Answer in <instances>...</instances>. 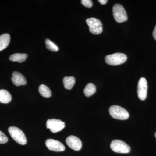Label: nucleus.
<instances>
[{"mask_svg": "<svg viewBox=\"0 0 156 156\" xmlns=\"http://www.w3.org/2000/svg\"><path fill=\"white\" fill-rule=\"evenodd\" d=\"M110 115L113 118L117 119H127L129 117L128 112L123 108L118 105H112L109 109Z\"/></svg>", "mask_w": 156, "mask_h": 156, "instance_id": "f257e3e1", "label": "nucleus"}, {"mask_svg": "<svg viewBox=\"0 0 156 156\" xmlns=\"http://www.w3.org/2000/svg\"><path fill=\"white\" fill-rule=\"evenodd\" d=\"M8 130L12 138L17 143L21 145L26 144L27 142L26 136L20 129L14 126H11Z\"/></svg>", "mask_w": 156, "mask_h": 156, "instance_id": "f03ea898", "label": "nucleus"}, {"mask_svg": "<svg viewBox=\"0 0 156 156\" xmlns=\"http://www.w3.org/2000/svg\"><path fill=\"white\" fill-rule=\"evenodd\" d=\"M127 59L126 54L117 53L110 54L105 56V61L106 63L110 65L116 66L125 63Z\"/></svg>", "mask_w": 156, "mask_h": 156, "instance_id": "7ed1b4c3", "label": "nucleus"}, {"mask_svg": "<svg viewBox=\"0 0 156 156\" xmlns=\"http://www.w3.org/2000/svg\"><path fill=\"white\" fill-rule=\"evenodd\" d=\"M113 15L115 21L118 23L126 22L128 20V16L125 9L120 4H115L112 8Z\"/></svg>", "mask_w": 156, "mask_h": 156, "instance_id": "20e7f679", "label": "nucleus"}, {"mask_svg": "<svg viewBox=\"0 0 156 156\" xmlns=\"http://www.w3.org/2000/svg\"><path fill=\"white\" fill-rule=\"evenodd\" d=\"M111 148L116 153L127 154L130 152L131 147L126 143L119 140H114L111 144Z\"/></svg>", "mask_w": 156, "mask_h": 156, "instance_id": "39448f33", "label": "nucleus"}, {"mask_svg": "<svg viewBox=\"0 0 156 156\" xmlns=\"http://www.w3.org/2000/svg\"><path fill=\"white\" fill-rule=\"evenodd\" d=\"M86 22L89 26V31L92 34L97 35L102 33V24L99 20L95 18H89L86 20Z\"/></svg>", "mask_w": 156, "mask_h": 156, "instance_id": "423d86ee", "label": "nucleus"}, {"mask_svg": "<svg viewBox=\"0 0 156 156\" xmlns=\"http://www.w3.org/2000/svg\"><path fill=\"white\" fill-rule=\"evenodd\" d=\"M46 126L51 132L56 133L62 131L65 128V123L60 120L49 119L47 121Z\"/></svg>", "mask_w": 156, "mask_h": 156, "instance_id": "0eeeda50", "label": "nucleus"}, {"mask_svg": "<svg viewBox=\"0 0 156 156\" xmlns=\"http://www.w3.org/2000/svg\"><path fill=\"white\" fill-rule=\"evenodd\" d=\"M147 83L145 78L142 77L138 81L137 86V95L139 99L144 100L147 96Z\"/></svg>", "mask_w": 156, "mask_h": 156, "instance_id": "6e6552de", "label": "nucleus"}, {"mask_svg": "<svg viewBox=\"0 0 156 156\" xmlns=\"http://www.w3.org/2000/svg\"><path fill=\"white\" fill-rule=\"evenodd\" d=\"M46 146L50 151L56 152L63 151L65 150L64 145L58 140L53 139H49L45 142Z\"/></svg>", "mask_w": 156, "mask_h": 156, "instance_id": "1a4fd4ad", "label": "nucleus"}, {"mask_svg": "<svg viewBox=\"0 0 156 156\" xmlns=\"http://www.w3.org/2000/svg\"><path fill=\"white\" fill-rule=\"evenodd\" d=\"M66 141L67 145L73 150L80 151L82 148V142L80 140L77 136H73V135L68 136Z\"/></svg>", "mask_w": 156, "mask_h": 156, "instance_id": "9d476101", "label": "nucleus"}, {"mask_svg": "<svg viewBox=\"0 0 156 156\" xmlns=\"http://www.w3.org/2000/svg\"><path fill=\"white\" fill-rule=\"evenodd\" d=\"M12 75L11 80L15 86L19 87L21 85H25L27 83L25 77L20 73L17 71L14 72Z\"/></svg>", "mask_w": 156, "mask_h": 156, "instance_id": "9b49d317", "label": "nucleus"}, {"mask_svg": "<svg viewBox=\"0 0 156 156\" xmlns=\"http://www.w3.org/2000/svg\"><path fill=\"white\" fill-rule=\"evenodd\" d=\"M10 36L9 34H5L0 36V51L6 49L10 42Z\"/></svg>", "mask_w": 156, "mask_h": 156, "instance_id": "f8f14e48", "label": "nucleus"}, {"mask_svg": "<svg viewBox=\"0 0 156 156\" xmlns=\"http://www.w3.org/2000/svg\"><path fill=\"white\" fill-rule=\"evenodd\" d=\"M12 97L10 93L5 89H0V103L7 104L11 102Z\"/></svg>", "mask_w": 156, "mask_h": 156, "instance_id": "ddd939ff", "label": "nucleus"}, {"mask_svg": "<svg viewBox=\"0 0 156 156\" xmlns=\"http://www.w3.org/2000/svg\"><path fill=\"white\" fill-rule=\"evenodd\" d=\"M27 58V55L25 53H14L9 57V59L11 61L17 62H22L26 60Z\"/></svg>", "mask_w": 156, "mask_h": 156, "instance_id": "4468645a", "label": "nucleus"}, {"mask_svg": "<svg viewBox=\"0 0 156 156\" xmlns=\"http://www.w3.org/2000/svg\"><path fill=\"white\" fill-rule=\"evenodd\" d=\"M63 84L65 88L67 89H72L76 83V80L73 76L65 77L63 80Z\"/></svg>", "mask_w": 156, "mask_h": 156, "instance_id": "2eb2a0df", "label": "nucleus"}, {"mask_svg": "<svg viewBox=\"0 0 156 156\" xmlns=\"http://www.w3.org/2000/svg\"><path fill=\"white\" fill-rule=\"evenodd\" d=\"M39 92L40 94L44 97L49 98L52 95V92L50 89L44 84L40 85L39 87Z\"/></svg>", "mask_w": 156, "mask_h": 156, "instance_id": "dca6fc26", "label": "nucleus"}, {"mask_svg": "<svg viewBox=\"0 0 156 156\" xmlns=\"http://www.w3.org/2000/svg\"><path fill=\"white\" fill-rule=\"evenodd\" d=\"M96 92V87L94 84L89 83L87 84L84 89V93L87 97H89Z\"/></svg>", "mask_w": 156, "mask_h": 156, "instance_id": "f3484780", "label": "nucleus"}, {"mask_svg": "<svg viewBox=\"0 0 156 156\" xmlns=\"http://www.w3.org/2000/svg\"><path fill=\"white\" fill-rule=\"evenodd\" d=\"M45 43H46V48L48 50L53 52H57L58 51V47L52 41L49 39H46Z\"/></svg>", "mask_w": 156, "mask_h": 156, "instance_id": "a211bd4d", "label": "nucleus"}, {"mask_svg": "<svg viewBox=\"0 0 156 156\" xmlns=\"http://www.w3.org/2000/svg\"><path fill=\"white\" fill-rule=\"evenodd\" d=\"M8 141V137L3 132L0 131V144H5Z\"/></svg>", "mask_w": 156, "mask_h": 156, "instance_id": "6ab92c4d", "label": "nucleus"}, {"mask_svg": "<svg viewBox=\"0 0 156 156\" xmlns=\"http://www.w3.org/2000/svg\"><path fill=\"white\" fill-rule=\"evenodd\" d=\"M81 3L87 8H91L93 5V3L91 0H82Z\"/></svg>", "mask_w": 156, "mask_h": 156, "instance_id": "aec40b11", "label": "nucleus"}, {"mask_svg": "<svg viewBox=\"0 0 156 156\" xmlns=\"http://www.w3.org/2000/svg\"><path fill=\"white\" fill-rule=\"evenodd\" d=\"M98 2H99L101 5H105L107 3L108 1L107 0H99Z\"/></svg>", "mask_w": 156, "mask_h": 156, "instance_id": "412c9836", "label": "nucleus"}, {"mask_svg": "<svg viewBox=\"0 0 156 156\" xmlns=\"http://www.w3.org/2000/svg\"><path fill=\"white\" fill-rule=\"evenodd\" d=\"M153 36L154 39L156 41V25L154 28L153 32Z\"/></svg>", "mask_w": 156, "mask_h": 156, "instance_id": "4be33fe9", "label": "nucleus"}, {"mask_svg": "<svg viewBox=\"0 0 156 156\" xmlns=\"http://www.w3.org/2000/svg\"><path fill=\"white\" fill-rule=\"evenodd\" d=\"M155 136L156 138V132H155Z\"/></svg>", "mask_w": 156, "mask_h": 156, "instance_id": "5701e85b", "label": "nucleus"}]
</instances>
